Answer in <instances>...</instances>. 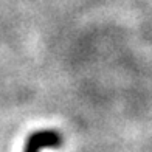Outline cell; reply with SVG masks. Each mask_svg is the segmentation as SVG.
<instances>
[{"instance_id": "1", "label": "cell", "mask_w": 152, "mask_h": 152, "mask_svg": "<svg viewBox=\"0 0 152 152\" xmlns=\"http://www.w3.org/2000/svg\"><path fill=\"white\" fill-rule=\"evenodd\" d=\"M62 135L54 129H44L37 130L28 137L25 143L23 152H40L42 149H51V148H59L62 146Z\"/></svg>"}]
</instances>
